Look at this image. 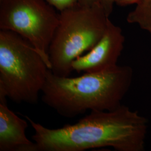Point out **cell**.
Returning a JSON list of instances; mask_svg holds the SVG:
<instances>
[{"label": "cell", "instance_id": "9c48e42d", "mask_svg": "<svg viewBox=\"0 0 151 151\" xmlns=\"http://www.w3.org/2000/svg\"><path fill=\"white\" fill-rule=\"evenodd\" d=\"M49 5L57 10L64 11L79 6L91 4L98 0H45Z\"/></svg>", "mask_w": 151, "mask_h": 151}, {"label": "cell", "instance_id": "7a4b0ae2", "mask_svg": "<svg viewBox=\"0 0 151 151\" xmlns=\"http://www.w3.org/2000/svg\"><path fill=\"white\" fill-rule=\"evenodd\" d=\"M133 75L129 65H117L75 77L55 75L49 69L42 100L60 116L70 119L88 110H113L122 105Z\"/></svg>", "mask_w": 151, "mask_h": 151}, {"label": "cell", "instance_id": "8fae6325", "mask_svg": "<svg viewBox=\"0 0 151 151\" xmlns=\"http://www.w3.org/2000/svg\"><path fill=\"white\" fill-rule=\"evenodd\" d=\"M142 0H115V3L120 6H126L133 4H138Z\"/></svg>", "mask_w": 151, "mask_h": 151}, {"label": "cell", "instance_id": "ba28073f", "mask_svg": "<svg viewBox=\"0 0 151 151\" xmlns=\"http://www.w3.org/2000/svg\"><path fill=\"white\" fill-rule=\"evenodd\" d=\"M129 24H136L151 35V0H142L127 17Z\"/></svg>", "mask_w": 151, "mask_h": 151}, {"label": "cell", "instance_id": "6da1fadb", "mask_svg": "<svg viewBox=\"0 0 151 151\" xmlns=\"http://www.w3.org/2000/svg\"><path fill=\"white\" fill-rule=\"evenodd\" d=\"M38 151H84L111 147L117 151H143L148 121L120 105L111 111L91 110L75 124L50 129L27 116Z\"/></svg>", "mask_w": 151, "mask_h": 151}, {"label": "cell", "instance_id": "8992f818", "mask_svg": "<svg viewBox=\"0 0 151 151\" xmlns=\"http://www.w3.org/2000/svg\"><path fill=\"white\" fill-rule=\"evenodd\" d=\"M125 37L121 28L109 19L103 38L86 54L72 62V69L77 73L97 72L117 65L124 47Z\"/></svg>", "mask_w": 151, "mask_h": 151}, {"label": "cell", "instance_id": "5b68a950", "mask_svg": "<svg viewBox=\"0 0 151 151\" xmlns=\"http://www.w3.org/2000/svg\"><path fill=\"white\" fill-rule=\"evenodd\" d=\"M60 15L45 0H0V29L26 39L51 68L48 50Z\"/></svg>", "mask_w": 151, "mask_h": 151}, {"label": "cell", "instance_id": "30bf717a", "mask_svg": "<svg viewBox=\"0 0 151 151\" xmlns=\"http://www.w3.org/2000/svg\"><path fill=\"white\" fill-rule=\"evenodd\" d=\"M103 7L106 15L109 17L113 10L114 5L115 4V0H98Z\"/></svg>", "mask_w": 151, "mask_h": 151}, {"label": "cell", "instance_id": "52a82bcc", "mask_svg": "<svg viewBox=\"0 0 151 151\" xmlns=\"http://www.w3.org/2000/svg\"><path fill=\"white\" fill-rule=\"evenodd\" d=\"M7 97L0 90V151H38L35 142L26 135L28 121L9 108Z\"/></svg>", "mask_w": 151, "mask_h": 151}, {"label": "cell", "instance_id": "3957f363", "mask_svg": "<svg viewBox=\"0 0 151 151\" xmlns=\"http://www.w3.org/2000/svg\"><path fill=\"white\" fill-rule=\"evenodd\" d=\"M109 20L98 1L60 12L59 23L49 48L50 70L58 76H70L73 71V60L101 40Z\"/></svg>", "mask_w": 151, "mask_h": 151}, {"label": "cell", "instance_id": "277c9868", "mask_svg": "<svg viewBox=\"0 0 151 151\" xmlns=\"http://www.w3.org/2000/svg\"><path fill=\"white\" fill-rule=\"evenodd\" d=\"M49 68L37 50L16 32L0 31V90L17 104H37Z\"/></svg>", "mask_w": 151, "mask_h": 151}]
</instances>
